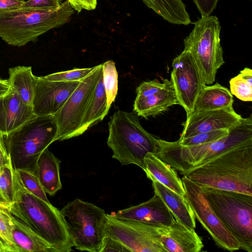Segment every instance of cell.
<instances>
[{"label": "cell", "mask_w": 252, "mask_h": 252, "mask_svg": "<svg viewBox=\"0 0 252 252\" xmlns=\"http://www.w3.org/2000/svg\"><path fill=\"white\" fill-rule=\"evenodd\" d=\"M233 97L226 87L218 83L205 85L199 94L194 110H213L233 106Z\"/></svg>", "instance_id": "24"}, {"label": "cell", "mask_w": 252, "mask_h": 252, "mask_svg": "<svg viewBox=\"0 0 252 252\" xmlns=\"http://www.w3.org/2000/svg\"><path fill=\"white\" fill-rule=\"evenodd\" d=\"M7 79L11 89L18 94L27 105L32 106L37 77L31 66H17L9 68Z\"/></svg>", "instance_id": "25"}, {"label": "cell", "mask_w": 252, "mask_h": 252, "mask_svg": "<svg viewBox=\"0 0 252 252\" xmlns=\"http://www.w3.org/2000/svg\"><path fill=\"white\" fill-rule=\"evenodd\" d=\"M9 223L13 241L20 252H57L51 245L10 212Z\"/></svg>", "instance_id": "21"}, {"label": "cell", "mask_w": 252, "mask_h": 252, "mask_svg": "<svg viewBox=\"0 0 252 252\" xmlns=\"http://www.w3.org/2000/svg\"><path fill=\"white\" fill-rule=\"evenodd\" d=\"M13 168L11 162L4 166L0 171V192L10 203L13 198Z\"/></svg>", "instance_id": "33"}, {"label": "cell", "mask_w": 252, "mask_h": 252, "mask_svg": "<svg viewBox=\"0 0 252 252\" xmlns=\"http://www.w3.org/2000/svg\"><path fill=\"white\" fill-rule=\"evenodd\" d=\"M242 118L233 106L213 110H194L187 115L186 121L182 124L183 129L179 139L220 129L229 130Z\"/></svg>", "instance_id": "16"}, {"label": "cell", "mask_w": 252, "mask_h": 252, "mask_svg": "<svg viewBox=\"0 0 252 252\" xmlns=\"http://www.w3.org/2000/svg\"><path fill=\"white\" fill-rule=\"evenodd\" d=\"M74 11L66 0L57 7H21L1 13L0 37L10 45L24 46L48 31L68 23Z\"/></svg>", "instance_id": "4"}, {"label": "cell", "mask_w": 252, "mask_h": 252, "mask_svg": "<svg viewBox=\"0 0 252 252\" xmlns=\"http://www.w3.org/2000/svg\"><path fill=\"white\" fill-rule=\"evenodd\" d=\"M63 0H28L25 1L22 7L54 8L59 7Z\"/></svg>", "instance_id": "35"}, {"label": "cell", "mask_w": 252, "mask_h": 252, "mask_svg": "<svg viewBox=\"0 0 252 252\" xmlns=\"http://www.w3.org/2000/svg\"><path fill=\"white\" fill-rule=\"evenodd\" d=\"M80 81H61L37 77L32 103L36 116L54 115L64 105Z\"/></svg>", "instance_id": "15"}, {"label": "cell", "mask_w": 252, "mask_h": 252, "mask_svg": "<svg viewBox=\"0 0 252 252\" xmlns=\"http://www.w3.org/2000/svg\"><path fill=\"white\" fill-rule=\"evenodd\" d=\"M149 8L168 22L188 25L191 23L189 15L182 0H142Z\"/></svg>", "instance_id": "26"}, {"label": "cell", "mask_w": 252, "mask_h": 252, "mask_svg": "<svg viewBox=\"0 0 252 252\" xmlns=\"http://www.w3.org/2000/svg\"><path fill=\"white\" fill-rule=\"evenodd\" d=\"M107 216V236L119 242L128 252H166L156 239L152 224Z\"/></svg>", "instance_id": "13"}, {"label": "cell", "mask_w": 252, "mask_h": 252, "mask_svg": "<svg viewBox=\"0 0 252 252\" xmlns=\"http://www.w3.org/2000/svg\"><path fill=\"white\" fill-rule=\"evenodd\" d=\"M220 30L216 16H201L184 40V50L189 52L193 57L206 85L214 83L218 70L224 63L220 42Z\"/></svg>", "instance_id": "9"}, {"label": "cell", "mask_w": 252, "mask_h": 252, "mask_svg": "<svg viewBox=\"0 0 252 252\" xmlns=\"http://www.w3.org/2000/svg\"><path fill=\"white\" fill-rule=\"evenodd\" d=\"M11 204L0 192V207L8 210Z\"/></svg>", "instance_id": "42"}, {"label": "cell", "mask_w": 252, "mask_h": 252, "mask_svg": "<svg viewBox=\"0 0 252 252\" xmlns=\"http://www.w3.org/2000/svg\"><path fill=\"white\" fill-rule=\"evenodd\" d=\"M136 94L134 112L146 119L178 104L172 83L167 79L162 83L157 80L143 82L137 88Z\"/></svg>", "instance_id": "14"}, {"label": "cell", "mask_w": 252, "mask_h": 252, "mask_svg": "<svg viewBox=\"0 0 252 252\" xmlns=\"http://www.w3.org/2000/svg\"><path fill=\"white\" fill-rule=\"evenodd\" d=\"M108 129L107 143L113 151L112 158L122 165L135 164L143 170L146 154L157 152L158 138L142 126L135 112H115Z\"/></svg>", "instance_id": "5"}, {"label": "cell", "mask_w": 252, "mask_h": 252, "mask_svg": "<svg viewBox=\"0 0 252 252\" xmlns=\"http://www.w3.org/2000/svg\"><path fill=\"white\" fill-rule=\"evenodd\" d=\"M11 162L6 150L3 137L0 135V171L5 165Z\"/></svg>", "instance_id": "40"}, {"label": "cell", "mask_w": 252, "mask_h": 252, "mask_svg": "<svg viewBox=\"0 0 252 252\" xmlns=\"http://www.w3.org/2000/svg\"><path fill=\"white\" fill-rule=\"evenodd\" d=\"M0 235L15 249L16 252H20L13 240L9 223V212L7 209L1 207H0Z\"/></svg>", "instance_id": "34"}, {"label": "cell", "mask_w": 252, "mask_h": 252, "mask_svg": "<svg viewBox=\"0 0 252 252\" xmlns=\"http://www.w3.org/2000/svg\"><path fill=\"white\" fill-rule=\"evenodd\" d=\"M183 175L202 188L252 195V143L225 151Z\"/></svg>", "instance_id": "2"}, {"label": "cell", "mask_w": 252, "mask_h": 252, "mask_svg": "<svg viewBox=\"0 0 252 252\" xmlns=\"http://www.w3.org/2000/svg\"><path fill=\"white\" fill-rule=\"evenodd\" d=\"M202 16H209L217 6L219 0H193Z\"/></svg>", "instance_id": "36"}, {"label": "cell", "mask_w": 252, "mask_h": 252, "mask_svg": "<svg viewBox=\"0 0 252 252\" xmlns=\"http://www.w3.org/2000/svg\"><path fill=\"white\" fill-rule=\"evenodd\" d=\"M13 198L7 210L28 225L57 252H69L73 247L61 211L29 192L15 170L12 174Z\"/></svg>", "instance_id": "1"}, {"label": "cell", "mask_w": 252, "mask_h": 252, "mask_svg": "<svg viewBox=\"0 0 252 252\" xmlns=\"http://www.w3.org/2000/svg\"><path fill=\"white\" fill-rule=\"evenodd\" d=\"M61 161L48 148L39 156L34 173L46 193L54 195L62 188L60 169Z\"/></svg>", "instance_id": "23"}, {"label": "cell", "mask_w": 252, "mask_h": 252, "mask_svg": "<svg viewBox=\"0 0 252 252\" xmlns=\"http://www.w3.org/2000/svg\"><path fill=\"white\" fill-rule=\"evenodd\" d=\"M202 188L217 217L237 241L240 249L252 252V195Z\"/></svg>", "instance_id": "8"}, {"label": "cell", "mask_w": 252, "mask_h": 252, "mask_svg": "<svg viewBox=\"0 0 252 252\" xmlns=\"http://www.w3.org/2000/svg\"><path fill=\"white\" fill-rule=\"evenodd\" d=\"M35 116L32 106L26 104L11 89L0 97V135L3 137Z\"/></svg>", "instance_id": "19"}, {"label": "cell", "mask_w": 252, "mask_h": 252, "mask_svg": "<svg viewBox=\"0 0 252 252\" xmlns=\"http://www.w3.org/2000/svg\"><path fill=\"white\" fill-rule=\"evenodd\" d=\"M230 93L244 101L252 100V70L246 67L229 81Z\"/></svg>", "instance_id": "28"}, {"label": "cell", "mask_w": 252, "mask_h": 252, "mask_svg": "<svg viewBox=\"0 0 252 252\" xmlns=\"http://www.w3.org/2000/svg\"><path fill=\"white\" fill-rule=\"evenodd\" d=\"M147 177L156 180L175 192L185 196L183 184L175 170L156 154L149 153L144 158V169Z\"/></svg>", "instance_id": "22"}, {"label": "cell", "mask_w": 252, "mask_h": 252, "mask_svg": "<svg viewBox=\"0 0 252 252\" xmlns=\"http://www.w3.org/2000/svg\"><path fill=\"white\" fill-rule=\"evenodd\" d=\"M102 75V64L81 80L63 107L53 116L58 126L56 140L63 141L82 134V123L95 88Z\"/></svg>", "instance_id": "10"}, {"label": "cell", "mask_w": 252, "mask_h": 252, "mask_svg": "<svg viewBox=\"0 0 252 252\" xmlns=\"http://www.w3.org/2000/svg\"><path fill=\"white\" fill-rule=\"evenodd\" d=\"M110 215L119 219L157 225L169 226L176 220L166 205L156 193L144 202L111 212Z\"/></svg>", "instance_id": "18"}, {"label": "cell", "mask_w": 252, "mask_h": 252, "mask_svg": "<svg viewBox=\"0 0 252 252\" xmlns=\"http://www.w3.org/2000/svg\"><path fill=\"white\" fill-rule=\"evenodd\" d=\"M155 193L167 207L176 220L189 229L196 226L195 217L185 196H183L156 180H151Z\"/></svg>", "instance_id": "20"}, {"label": "cell", "mask_w": 252, "mask_h": 252, "mask_svg": "<svg viewBox=\"0 0 252 252\" xmlns=\"http://www.w3.org/2000/svg\"><path fill=\"white\" fill-rule=\"evenodd\" d=\"M252 143V117L242 118L223 138L209 143L184 146L177 141L158 139L156 155L172 168L184 174L227 150Z\"/></svg>", "instance_id": "3"}, {"label": "cell", "mask_w": 252, "mask_h": 252, "mask_svg": "<svg viewBox=\"0 0 252 252\" xmlns=\"http://www.w3.org/2000/svg\"><path fill=\"white\" fill-rule=\"evenodd\" d=\"M11 90L8 80L0 79V97L5 95Z\"/></svg>", "instance_id": "41"}, {"label": "cell", "mask_w": 252, "mask_h": 252, "mask_svg": "<svg viewBox=\"0 0 252 252\" xmlns=\"http://www.w3.org/2000/svg\"><path fill=\"white\" fill-rule=\"evenodd\" d=\"M97 66V65L89 68H75L67 71L53 73L44 77L52 81H80L94 71Z\"/></svg>", "instance_id": "32"}, {"label": "cell", "mask_w": 252, "mask_h": 252, "mask_svg": "<svg viewBox=\"0 0 252 252\" xmlns=\"http://www.w3.org/2000/svg\"><path fill=\"white\" fill-rule=\"evenodd\" d=\"M58 126L53 115L35 116L5 137L13 167L34 173L41 153L56 141Z\"/></svg>", "instance_id": "6"}, {"label": "cell", "mask_w": 252, "mask_h": 252, "mask_svg": "<svg viewBox=\"0 0 252 252\" xmlns=\"http://www.w3.org/2000/svg\"><path fill=\"white\" fill-rule=\"evenodd\" d=\"M229 130L220 129L212 131L200 133L186 138L179 139L177 140V142L181 145L184 146H195L209 143L217 141L227 135Z\"/></svg>", "instance_id": "31"}, {"label": "cell", "mask_w": 252, "mask_h": 252, "mask_svg": "<svg viewBox=\"0 0 252 252\" xmlns=\"http://www.w3.org/2000/svg\"><path fill=\"white\" fill-rule=\"evenodd\" d=\"M24 0H0V14L22 7Z\"/></svg>", "instance_id": "39"}, {"label": "cell", "mask_w": 252, "mask_h": 252, "mask_svg": "<svg viewBox=\"0 0 252 252\" xmlns=\"http://www.w3.org/2000/svg\"><path fill=\"white\" fill-rule=\"evenodd\" d=\"M102 64L103 82L106 95L107 106L110 109L118 93V72L113 61L109 60Z\"/></svg>", "instance_id": "29"}, {"label": "cell", "mask_w": 252, "mask_h": 252, "mask_svg": "<svg viewBox=\"0 0 252 252\" xmlns=\"http://www.w3.org/2000/svg\"><path fill=\"white\" fill-rule=\"evenodd\" d=\"M182 181L185 191V197L195 218L209 233L216 244L229 251L239 250V243L214 212L202 187L185 175Z\"/></svg>", "instance_id": "11"}, {"label": "cell", "mask_w": 252, "mask_h": 252, "mask_svg": "<svg viewBox=\"0 0 252 252\" xmlns=\"http://www.w3.org/2000/svg\"><path fill=\"white\" fill-rule=\"evenodd\" d=\"M74 10L78 13L82 10H92L95 9L97 0H67Z\"/></svg>", "instance_id": "37"}, {"label": "cell", "mask_w": 252, "mask_h": 252, "mask_svg": "<svg viewBox=\"0 0 252 252\" xmlns=\"http://www.w3.org/2000/svg\"><path fill=\"white\" fill-rule=\"evenodd\" d=\"M172 67L171 81L178 104L183 107L188 115L194 111L196 99L206 85L189 52L184 50L174 58Z\"/></svg>", "instance_id": "12"}, {"label": "cell", "mask_w": 252, "mask_h": 252, "mask_svg": "<svg viewBox=\"0 0 252 252\" xmlns=\"http://www.w3.org/2000/svg\"><path fill=\"white\" fill-rule=\"evenodd\" d=\"M73 247L102 252L107 236V214L95 205L76 198L60 211Z\"/></svg>", "instance_id": "7"}, {"label": "cell", "mask_w": 252, "mask_h": 252, "mask_svg": "<svg viewBox=\"0 0 252 252\" xmlns=\"http://www.w3.org/2000/svg\"><path fill=\"white\" fill-rule=\"evenodd\" d=\"M25 188L42 200L50 203L36 174L26 169H15Z\"/></svg>", "instance_id": "30"}, {"label": "cell", "mask_w": 252, "mask_h": 252, "mask_svg": "<svg viewBox=\"0 0 252 252\" xmlns=\"http://www.w3.org/2000/svg\"><path fill=\"white\" fill-rule=\"evenodd\" d=\"M128 252L127 250L118 241L106 236L102 252Z\"/></svg>", "instance_id": "38"}, {"label": "cell", "mask_w": 252, "mask_h": 252, "mask_svg": "<svg viewBox=\"0 0 252 252\" xmlns=\"http://www.w3.org/2000/svg\"><path fill=\"white\" fill-rule=\"evenodd\" d=\"M102 75L89 101L81 126V133L102 121L109 112Z\"/></svg>", "instance_id": "27"}, {"label": "cell", "mask_w": 252, "mask_h": 252, "mask_svg": "<svg viewBox=\"0 0 252 252\" xmlns=\"http://www.w3.org/2000/svg\"><path fill=\"white\" fill-rule=\"evenodd\" d=\"M154 225L157 238L166 252H199L204 247L194 229L177 220L169 226Z\"/></svg>", "instance_id": "17"}]
</instances>
